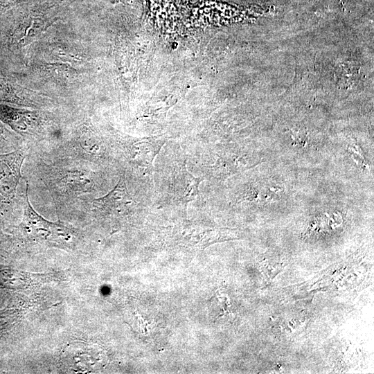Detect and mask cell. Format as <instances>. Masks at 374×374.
I'll list each match as a JSON object with an SVG mask.
<instances>
[{"mask_svg":"<svg viewBox=\"0 0 374 374\" xmlns=\"http://www.w3.org/2000/svg\"><path fill=\"white\" fill-rule=\"evenodd\" d=\"M87 162L62 157L39 167L41 179L56 205H69L91 194L96 180Z\"/></svg>","mask_w":374,"mask_h":374,"instance_id":"6da1fadb","label":"cell"},{"mask_svg":"<svg viewBox=\"0 0 374 374\" xmlns=\"http://www.w3.org/2000/svg\"><path fill=\"white\" fill-rule=\"evenodd\" d=\"M28 184L23 195L24 213L16 227L17 235L25 241L61 249H73L80 237V231L61 221L50 222L32 206L28 198Z\"/></svg>","mask_w":374,"mask_h":374,"instance_id":"7a4b0ae2","label":"cell"},{"mask_svg":"<svg viewBox=\"0 0 374 374\" xmlns=\"http://www.w3.org/2000/svg\"><path fill=\"white\" fill-rule=\"evenodd\" d=\"M26 157V151L21 147L0 154V209L15 205Z\"/></svg>","mask_w":374,"mask_h":374,"instance_id":"3957f363","label":"cell"},{"mask_svg":"<svg viewBox=\"0 0 374 374\" xmlns=\"http://www.w3.org/2000/svg\"><path fill=\"white\" fill-rule=\"evenodd\" d=\"M165 142L155 138L136 139L126 141L118 148L131 166L151 173L154 159Z\"/></svg>","mask_w":374,"mask_h":374,"instance_id":"277c9868","label":"cell"},{"mask_svg":"<svg viewBox=\"0 0 374 374\" xmlns=\"http://www.w3.org/2000/svg\"><path fill=\"white\" fill-rule=\"evenodd\" d=\"M124 175L120 176L118 181L106 195L91 200L93 208L102 213L121 212L129 206L133 205Z\"/></svg>","mask_w":374,"mask_h":374,"instance_id":"5b68a950","label":"cell"},{"mask_svg":"<svg viewBox=\"0 0 374 374\" xmlns=\"http://www.w3.org/2000/svg\"><path fill=\"white\" fill-rule=\"evenodd\" d=\"M203 177H196L190 174L183 164L174 175V193L176 199L187 207L199 195V186Z\"/></svg>","mask_w":374,"mask_h":374,"instance_id":"8992f818","label":"cell"},{"mask_svg":"<svg viewBox=\"0 0 374 374\" xmlns=\"http://www.w3.org/2000/svg\"><path fill=\"white\" fill-rule=\"evenodd\" d=\"M15 145L11 134L0 122V150L5 151L3 148L8 150L10 148H15Z\"/></svg>","mask_w":374,"mask_h":374,"instance_id":"52a82bcc","label":"cell"}]
</instances>
